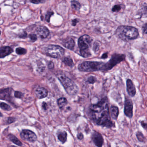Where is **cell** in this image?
I'll list each match as a JSON object with an SVG mask.
<instances>
[{
	"instance_id": "cell-28",
	"label": "cell",
	"mask_w": 147,
	"mask_h": 147,
	"mask_svg": "<svg viewBox=\"0 0 147 147\" xmlns=\"http://www.w3.org/2000/svg\"><path fill=\"white\" fill-rule=\"evenodd\" d=\"M28 37H29L30 39L31 40V41L33 42H34V41H36L37 39V35L34 34H30L28 35Z\"/></svg>"
},
{
	"instance_id": "cell-4",
	"label": "cell",
	"mask_w": 147,
	"mask_h": 147,
	"mask_svg": "<svg viewBox=\"0 0 147 147\" xmlns=\"http://www.w3.org/2000/svg\"><path fill=\"white\" fill-rule=\"evenodd\" d=\"M92 41V38L88 35H83L79 39V47L81 55L83 57H88L91 56L90 48Z\"/></svg>"
},
{
	"instance_id": "cell-3",
	"label": "cell",
	"mask_w": 147,
	"mask_h": 147,
	"mask_svg": "<svg viewBox=\"0 0 147 147\" xmlns=\"http://www.w3.org/2000/svg\"><path fill=\"white\" fill-rule=\"evenodd\" d=\"M57 77L69 95L73 96L77 93L78 87L70 79L62 73L58 74Z\"/></svg>"
},
{
	"instance_id": "cell-19",
	"label": "cell",
	"mask_w": 147,
	"mask_h": 147,
	"mask_svg": "<svg viewBox=\"0 0 147 147\" xmlns=\"http://www.w3.org/2000/svg\"><path fill=\"white\" fill-rule=\"evenodd\" d=\"M110 111L112 118L114 120H117L119 114L118 108L116 106H112L110 108Z\"/></svg>"
},
{
	"instance_id": "cell-7",
	"label": "cell",
	"mask_w": 147,
	"mask_h": 147,
	"mask_svg": "<svg viewBox=\"0 0 147 147\" xmlns=\"http://www.w3.org/2000/svg\"><path fill=\"white\" fill-rule=\"evenodd\" d=\"M125 56L122 54H114L112 56L110 60L105 63L104 71L110 70L116 65L121 62L125 59Z\"/></svg>"
},
{
	"instance_id": "cell-14",
	"label": "cell",
	"mask_w": 147,
	"mask_h": 147,
	"mask_svg": "<svg viewBox=\"0 0 147 147\" xmlns=\"http://www.w3.org/2000/svg\"><path fill=\"white\" fill-rule=\"evenodd\" d=\"M64 46L70 50H73L75 47V43L74 40L70 38H67L62 43Z\"/></svg>"
},
{
	"instance_id": "cell-38",
	"label": "cell",
	"mask_w": 147,
	"mask_h": 147,
	"mask_svg": "<svg viewBox=\"0 0 147 147\" xmlns=\"http://www.w3.org/2000/svg\"><path fill=\"white\" fill-rule=\"evenodd\" d=\"M78 21L77 19H75V20H73L72 21V26H75L77 25V23L78 22Z\"/></svg>"
},
{
	"instance_id": "cell-17",
	"label": "cell",
	"mask_w": 147,
	"mask_h": 147,
	"mask_svg": "<svg viewBox=\"0 0 147 147\" xmlns=\"http://www.w3.org/2000/svg\"><path fill=\"white\" fill-rule=\"evenodd\" d=\"M7 139L11 142L19 147H22L23 144L22 142L15 136L12 134L8 135Z\"/></svg>"
},
{
	"instance_id": "cell-8",
	"label": "cell",
	"mask_w": 147,
	"mask_h": 147,
	"mask_svg": "<svg viewBox=\"0 0 147 147\" xmlns=\"http://www.w3.org/2000/svg\"><path fill=\"white\" fill-rule=\"evenodd\" d=\"M21 138L23 140L34 143L37 140L36 134L29 129H22L20 134Z\"/></svg>"
},
{
	"instance_id": "cell-40",
	"label": "cell",
	"mask_w": 147,
	"mask_h": 147,
	"mask_svg": "<svg viewBox=\"0 0 147 147\" xmlns=\"http://www.w3.org/2000/svg\"><path fill=\"white\" fill-rule=\"evenodd\" d=\"M107 57H108V56H107V54L105 53V54H104L102 58H106Z\"/></svg>"
},
{
	"instance_id": "cell-20",
	"label": "cell",
	"mask_w": 147,
	"mask_h": 147,
	"mask_svg": "<svg viewBox=\"0 0 147 147\" xmlns=\"http://www.w3.org/2000/svg\"><path fill=\"white\" fill-rule=\"evenodd\" d=\"M67 99L65 98H60L58 99V104L60 109H62L67 104Z\"/></svg>"
},
{
	"instance_id": "cell-11",
	"label": "cell",
	"mask_w": 147,
	"mask_h": 147,
	"mask_svg": "<svg viewBox=\"0 0 147 147\" xmlns=\"http://www.w3.org/2000/svg\"><path fill=\"white\" fill-rule=\"evenodd\" d=\"M12 91L10 88L0 90V99L9 101L11 98Z\"/></svg>"
},
{
	"instance_id": "cell-12",
	"label": "cell",
	"mask_w": 147,
	"mask_h": 147,
	"mask_svg": "<svg viewBox=\"0 0 147 147\" xmlns=\"http://www.w3.org/2000/svg\"><path fill=\"white\" fill-rule=\"evenodd\" d=\"M127 88L128 93L131 97H133L136 94V89L133 81L130 79L127 81Z\"/></svg>"
},
{
	"instance_id": "cell-9",
	"label": "cell",
	"mask_w": 147,
	"mask_h": 147,
	"mask_svg": "<svg viewBox=\"0 0 147 147\" xmlns=\"http://www.w3.org/2000/svg\"><path fill=\"white\" fill-rule=\"evenodd\" d=\"M91 140L95 146L97 147H102L104 143L102 136L98 132H94L91 136Z\"/></svg>"
},
{
	"instance_id": "cell-35",
	"label": "cell",
	"mask_w": 147,
	"mask_h": 147,
	"mask_svg": "<svg viewBox=\"0 0 147 147\" xmlns=\"http://www.w3.org/2000/svg\"><path fill=\"white\" fill-rule=\"evenodd\" d=\"M77 137L79 140H83L84 138L83 135V134L82 133H79V134H78L77 135Z\"/></svg>"
},
{
	"instance_id": "cell-6",
	"label": "cell",
	"mask_w": 147,
	"mask_h": 147,
	"mask_svg": "<svg viewBox=\"0 0 147 147\" xmlns=\"http://www.w3.org/2000/svg\"><path fill=\"white\" fill-rule=\"evenodd\" d=\"M45 53L54 58L59 59L64 55L65 51L61 47L55 45H49L45 48Z\"/></svg>"
},
{
	"instance_id": "cell-23",
	"label": "cell",
	"mask_w": 147,
	"mask_h": 147,
	"mask_svg": "<svg viewBox=\"0 0 147 147\" xmlns=\"http://www.w3.org/2000/svg\"><path fill=\"white\" fill-rule=\"evenodd\" d=\"M136 137L139 141L141 142H146V139L145 136L141 132L138 131L136 134Z\"/></svg>"
},
{
	"instance_id": "cell-29",
	"label": "cell",
	"mask_w": 147,
	"mask_h": 147,
	"mask_svg": "<svg viewBox=\"0 0 147 147\" xmlns=\"http://www.w3.org/2000/svg\"><path fill=\"white\" fill-rule=\"evenodd\" d=\"M121 9V7L120 5H116L112 8V10L113 12H118Z\"/></svg>"
},
{
	"instance_id": "cell-21",
	"label": "cell",
	"mask_w": 147,
	"mask_h": 147,
	"mask_svg": "<svg viewBox=\"0 0 147 147\" xmlns=\"http://www.w3.org/2000/svg\"><path fill=\"white\" fill-rule=\"evenodd\" d=\"M63 62L67 66L72 67L74 65L72 59L70 57H65L63 59Z\"/></svg>"
},
{
	"instance_id": "cell-26",
	"label": "cell",
	"mask_w": 147,
	"mask_h": 147,
	"mask_svg": "<svg viewBox=\"0 0 147 147\" xmlns=\"http://www.w3.org/2000/svg\"><path fill=\"white\" fill-rule=\"evenodd\" d=\"M54 14L53 12L51 11H48L47 12L46 14L45 15V19L46 21L47 22H50V18H51V16Z\"/></svg>"
},
{
	"instance_id": "cell-31",
	"label": "cell",
	"mask_w": 147,
	"mask_h": 147,
	"mask_svg": "<svg viewBox=\"0 0 147 147\" xmlns=\"http://www.w3.org/2000/svg\"><path fill=\"white\" fill-rule=\"evenodd\" d=\"M16 121V118H14V117H9L7 118V122L8 124H11V123H13L15 122Z\"/></svg>"
},
{
	"instance_id": "cell-24",
	"label": "cell",
	"mask_w": 147,
	"mask_h": 147,
	"mask_svg": "<svg viewBox=\"0 0 147 147\" xmlns=\"http://www.w3.org/2000/svg\"><path fill=\"white\" fill-rule=\"evenodd\" d=\"M0 107L3 110L9 111L11 110V107L5 103L2 102L0 103Z\"/></svg>"
},
{
	"instance_id": "cell-25",
	"label": "cell",
	"mask_w": 147,
	"mask_h": 147,
	"mask_svg": "<svg viewBox=\"0 0 147 147\" xmlns=\"http://www.w3.org/2000/svg\"><path fill=\"white\" fill-rule=\"evenodd\" d=\"M26 52L27 51L26 49L21 48V47L16 48V52L18 55H22V54H25Z\"/></svg>"
},
{
	"instance_id": "cell-43",
	"label": "cell",
	"mask_w": 147,
	"mask_h": 147,
	"mask_svg": "<svg viewBox=\"0 0 147 147\" xmlns=\"http://www.w3.org/2000/svg\"><path fill=\"white\" fill-rule=\"evenodd\" d=\"M1 31H0V35H1Z\"/></svg>"
},
{
	"instance_id": "cell-33",
	"label": "cell",
	"mask_w": 147,
	"mask_h": 147,
	"mask_svg": "<svg viewBox=\"0 0 147 147\" xmlns=\"http://www.w3.org/2000/svg\"><path fill=\"white\" fill-rule=\"evenodd\" d=\"M48 68L50 69H52L54 68V64L52 62H50L48 64Z\"/></svg>"
},
{
	"instance_id": "cell-32",
	"label": "cell",
	"mask_w": 147,
	"mask_h": 147,
	"mask_svg": "<svg viewBox=\"0 0 147 147\" xmlns=\"http://www.w3.org/2000/svg\"><path fill=\"white\" fill-rule=\"evenodd\" d=\"M19 37L21 38H26L27 37V34L26 32H22L19 34Z\"/></svg>"
},
{
	"instance_id": "cell-41",
	"label": "cell",
	"mask_w": 147,
	"mask_h": 147,
	"mask_svg": "<svg viewBox=\"0 0 147 147\" xmlns=\"http://www.w3.org/2000/svg\"><path fill=\"white\" fill-rule=\"evenodd\" d=\"M3 116L2 114L0 112V117H1Z\"/></svg>"
},
{
	"instance_id": "cell-34",
	"label": "cell",
	"mask_w": 147,
	"mask_h": 147,
	"mask_svg": "<svg viewBox=\"0 0 147 147\" xmlns=\"http://www.w3.org/2000/svg\"><path fill=\"white\" fill-rule=\"evenodd\" d=\"M42 0H30V1L32 3L38 4L42 2Z\"/></svg>"
},
{
	"instance_id": "cell-22",
	"label": "cell",
	"mask_w": 147,
	"mask_h": 147,
	"mask_svg": "<svg viewBox=\"0 0 147 147\" xmlns=\"http://www.w3.org/2000/svg\"><path fill=\"white\" fill-rule=\"evenodd\" d=\"M71 7L75 10H79L81 8V4L77 1L73 0L71 1Z\"/></svg>"
},
{
	"instance_id": "cell-39",
	"label": "cell",
	"mask_w": 147,
	"mask_h": 147,
	"mask_svg": "<svg viewBox=\"0 0 147 147\" xmlns=\"http://www.w3.org/2000/svg\"><path fill=\"white\" fill-rule=\"evenodd\" d=\"M44 104H44V103L43 104V108H44L45 109H47V105L45 103H44Z\"/></svg>"
},
{
	"instance_id": "cell-30",
	"label": "cell",
	"mask_w": 147,
	"mask_h": 147,
	"mask_svg": "<svg viewBox=\"0 0 147 147\" xmlns=\"http://www.w3.org/2000/svg\"><path fill=\"white\" fill-rule=\"evenodd\" d=\"M14 96L15 97L21 98L23 97V95L22 92L19 91H15L14 92Z\"/></svg>"
},
{
	"instance_id": "cell-42",
	"label": "cell",
	"mask_w": 147,
	"mask_h": 147,
	"mask_svg": "<svg viewBox=\"0 0 147 147\" xmlns=\"http://www.w3.org/2000/svg\"><path fill=\"white\" fill-rule=\"evenodd\" d=\"M9 147H18L16 146H9Z\"/></svg>"
},
{
	"instance_id": "cell-18",
	"label": "cell",
	"mask_w": 147,
	"mask_h": 147,
	"mask_svg": "<svg viewBox=\"0 0 147 147\" xmlns=\"http://www.w3.org/2000/svg\"><path fill=\"white\" fill-rule=\"evenodd\" d=\"M58 139L63 144L65 143L67 140V134L66 131H61L57 134Z\"/></svg>"
},
{
	"instance_id": "cell-10",
	"label": "cell",
	"mask_w": 147,
	"mask_h": 147,
	"mask_svg": "<svg viewBox=\"0 0 147 147\" xmlns=\"http://www.w3.org/2000/svg\"><path fill=\"white\" fill-rule=\"evenodd\" d=\"M124 113L127 117L131 118L133 116V103L131 99H126L124 106Z\"/></svg>"
},
{
	"instance_id": "cell-1",
	"label": "cell",
	"mask_w": 147,
	"mask_h": 147,
	"mask_svg": "<svg viewBox=\"0 0 147 147\" xmlns=\"http://www.w3.org/2000/svg\"><path fill=\"white\" fill-rule=\"evenodd\" d=\"M87 114L89 119L96 125L109 128L115 127L114 123L110 119L108 100L106 97L98 103L90 105Z\"/></svg>"
},
{
	"instance_id": "cell-2",
	"label": "cell",
	"mask_w": 147,
	"mask_h": 147,
	"mask_svg": "<svg viewBox=\"0 0 147 147\" xmlns=\"http://www.w3.org/2000/svg\"><path fill=\"white\" fill-rule=\"evenodd\" d=\"M117 36L122 40L128 41L134 40L139 35L138 30L133 27L129 26H120L116 32Z\"/></svg>"
},
{
	"instance_id": "cell-15",
	"label": "cell",
	"mask_w": 147,
	"mask_h": 147,
	"mask_svg": "<svg viewBox=\"0 0 147 147\" xmlns=\"http://www.w3.org/2000/svg\"><path fill=\"white\" fill-rule=\"evenodd\" d=\"M35 93L38 98H43L47 96L48 92L45 88L39 87L35 89Z\"/></svg>"
},
{
	"instance_id": "cell-16",
	"label": "cell",
	"mask_w": 147,
	"mask_h": 147,
	"mask_svg": "<svg viewBox=\"0 0 147 147\" xmlns=\"http://www.w3.org/2000/svg\"><path fill=\"white\" fill-rule=\"evenodd\" d=\"M13 52V49L9 47H0V58L9 55Z\"/></svg>"
},
{
	"instance_id": "cell-37",
	"label": "cell",
	"mask_w": 147,
	"mask_h": 147,
	"mask_svg": "<svg viewBox=\"0 0 147 147\" xmlns=\"http://www.w3.org/2000/svg\"><path fill=\"white\" fill-rule=\"evenodd\" d=\"M142 30H143V32L144 33H147V24L146 23L145 25L143 26V27H142Z\"/></svg>"
},
{
	"instance_id": "cell-36",
	"label": "cell",
	"mask_w": 147,
	"mask_h": 147,
	"mask_svg": "<svg viewBox=\"0 0 147 147\" xmlns=\"http://www.w3.org/2000/svg\"><path fill=\"white\" fill-rule=\"evenodd\" d=\"M141 125L143 127V128L146 130L147 126L146 123L144 121H142L141 122Z\"/></svg>"
},
{
	"instance_id": "cell-5",
	"label": "cell",
	"mask_w": 147,
	"mask_h": 147,
	"mask_svg": "<svg viewBox=\"0 0 147 147\" xmlns=\"http://www.w3.org/2000/svg\"><path fill=\"white\" fill-rule=\"evenodd\" d=\"M105 63L102 62L86 61L79 65V70L83 72H93L104 71Z\"/></svg>"
},
{
	"instance_id": "cell-27",
	"label": "cell",
	"mask_w": 147,
	"mask_h": 147,
	"mask_svg": "<svg viewBox=\"0 0 147 147\" xmlns=\"http://www.w3.org/2000/svg\"><path fill=\"white\" fill-rule=\"evenodd\" d=\"M96 81V77H94V76H90L88 78V82L90 84H94Z\"/></svg>"
},
{
	"instance_id": "cell-13",
	"label": "cell",
	"mask_w": 147,
	"mask_h": 147,
	"mask_svg": "<svg viewBox=\"0 0 147 147\" xmlns=\"http://www.w3.org/2000/svg\"><path fill=\"white\" fill-rule=\"evenodd\" d=\"M36 32L41 38H45L49 34V31L45 26H40L36 29Z\"/></svg>"
}]
</instances>
